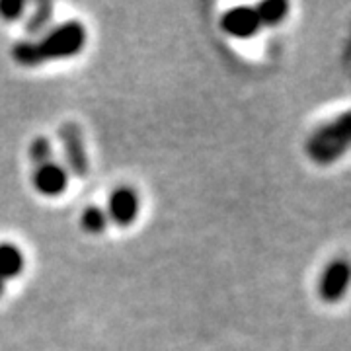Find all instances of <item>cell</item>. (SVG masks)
Instances as JSON below:
<instances>
[{
	"instance_id": "cell-1",
	"label": "cell",
	"mask_w": 351,
	"mask_h": 351,
	"mask_svg": "<svg viewBox=\"0 0 351 351\" xmlns=\"http://www.w3.org/2000/svg\"><path fill=\"white\" fill-rule=\"evenodd\" d=\"M86 39V27L78 20H69L49 27L36 41H16L12 47V59L20 66H39L49 61L71 59L84 49Z\"/></svg>"
},
{
	"instance_id": "cell-2",
	"label": "cell",
	"mask_w": 351,
	"mask_h": 351,
	"mask_svg": "<svg viewBox=\"0 0 351 351\" xmlns=\"http://www.w3.org/2000/svg\"><path fill=\"white\" fill-rule=\"evenodd\" d=\"M351 143L350 113H339L332 121L320 125L306 141V154L314 164L328 166L339 160Z\"/></svg>"
},
{
	"instance_id": "cell-3",
	"label": "cell",
	"mask_w": 351,
	"mask_h": 351,
	"mask_svg": "<svg viewBox=\"0 0 351 351\" xmlns=\"http://www.w3.org/2000/svg\"><path fill=\"white\" fill-rule=\"evenodd\" d=\"M59 138H61L64 164H66L64 168H66L69 176L86 178L90 172V160H88V152L80 127L73 121H66L59 131Z\"/></svg>"
},
{
	"instance_id": "cell-4",
	"label": "cell",
	"mask_w": 351,
	"mask_h": 351,
	"mask_svg": "<svg viewBox=\"0 0 351 351\" xmlns=\"http://www.w3.org/2000/svg\"><path fill=\"white\" fill-rule=\"evenodd\" d=\"M104 211L112 225L127 228L137 221L138 213H141V197L133 188L119 186L110 193L108 207Z\"/></svg>"
},
{
	"instance_id": "cell-5",
	"label": "cell",
	"mask_w": 351,
	"mask_h": 351,
	"mask_svg": "<svg viewBox=\"0 0 351 351\" xmlns=\"http://www.w3.org/2000/svg\"><path fill=\"white\" fill-rule=\"evenodd\" d=\"M69 180H71V176L66 172V168L61 162H55V160L38 164L34 174H32L34 189L43 197L63 195L69 188Z\"/></svg>"
},
{
	"instance_id": "cell-6",
	"label": "cell",
	"mask_w": 351,
	"mask_h": 351,
	"mask_svg": "<svg viewBox=\"0 0 351 351\" xmlns=\"http://www.w3.org/2000/svg\"><path fill=\"white\" fill-rule=\"evenodd\" d=\"M350 285V265L346 260H332L318 279V297L324 302L343 299Z\"/></svg>"
},
{
	"instance_id": "cell-7",
	"label": "cell",
	"mask_w": 351,
	"mask_h": 351,
	"mask_svg": "<svg viewBox=\"0 0 351 351\" xmlns=\"http://www.w3.org/2000/svg\"><path fill=\"white\" fill-rule=\"evenodd\" d=\"M221 27L230 38L250 39L260 34L262 24L254 6H234L221 16Z\"/></svg>"
},
{
	"instance_id": "cell-8",
	"label": "cell",
	"mask_w": 351,
	"mask_h": 351,
	"mask_svg": "<svg viewBox=\"0 0 351 351\" xmlns=\"http://www.w3.org/2000/svg\"><path fill=\"white\" fill-rule=\"evenodd\" d=\"M25 258L22 250L12 242H0V279L6 283L10 279L22 276Z\"/></svg>"
},
{
	"instance_id": "cell-9",
	"label": "cell",
	"mask_w": 351,
	"mask_h": 351,
	"mask_svg": "<svg viewBox=\"0 0 351 351\" xmlns=\"http://www.w3.org/2000/svg\"><path fill=\"white\" fill-rule=\"evenodd\" d=\"M51 20H53V4L51 2H38L25 20V34L29 38H41L49 29Z\"/></svg>"
},
{
	"instance_id": "cell-10",
	"label": "cell",
	"mask_w": 351,
	"mask_h": 351,
	"mask_svg": "<svg viewBox=\"0 0 351 351\" xmlns=\"http://www.w3.org/2000/svg\"><path fill=\"white\" fill-rule=\"evenodd\" d=\"M258 14V20L262 27H276L281 22H285L289 14V4L285 0H263L258 6H254Z\"/></svg>"
},
{
	"instance_id": "cell-11",
	"label": "cell",
	"mask_w": 351,
	"mask_h": 351,
	"mask_svg": "<svg viewBox=\"0 0 351 351\" xmlns=\"http://www.w3.org/2000/svg\"><path fill=\"white\" fill-rule=\"evenodd\" d=\"M108 225H110L108 215L98 205H90L80 213V226H82V230H86L88 234H94V237L101 234L108 228Z\"/></svg>"
},
{
	"instance_id": "cell-12",
	"label": "cell",
	"mask_w": 351,
	"mask_h": 351,
	"mask_svg": "<svg viewBox=\"0 0 351 351\" xmlns=\"http://www.w3.org/2000/svg\"><path fill=\"white\" fill-rule=\"evenodd\" d=\"M29 158L32 162L43 164L47 160H53V147H51V141L47 137H36L29 145Z\"/></svg>"
},
{
	"instance_id": "cell-13",
	"label": "cell",
	"mask_w": 351,
	"mask_h": 351,
	"mask_svg": "<svg viewBox=\"0 0 351 351\" xmlns=\"http://www.w3.org/2000/svg\"><path fill=\"white\" fill-rule=\"evenodd\" d=\"M27 4L22 0H0V18L4 22H18L25 14Z\"/></svg>"
},
{
	"instance_id": "cell-14",
	"label": "cell",
	"mask_w": 351,
	"mask_h": 351,
	"mask_svg": "<svg viewBox=\"0 0 351 351\" xmlns=\"http://www.w3.org/2000/svg\"><path fill=\"white\" fill-rule=\"evenodd\" d=\"M4 285H6V283H4V281L0 279V297H2V293H4Z\"/></svg>"
}]
</instances>
